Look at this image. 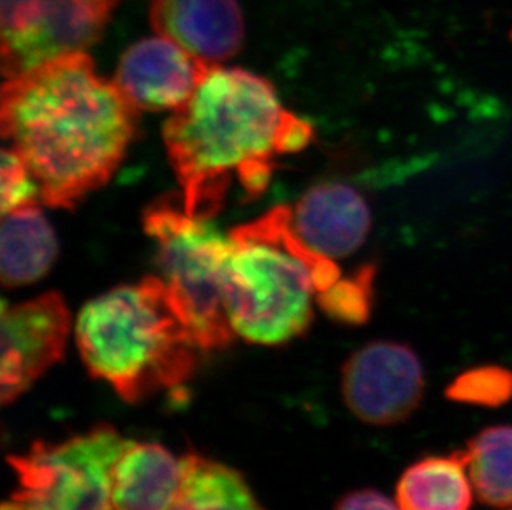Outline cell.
<instances>
[{
    "mask_svg": "<svg viewBox=\"0 0 512 510\" xmlns=\"http://www.w3.org/2000/svg\"><path fill=\"white\" fill-rule=\"evenodd\" d=\"M183 474V458H176L170 449L128 439L113 466V510H170Z\"/></svg>",
    "mask_w": 512,
    "mask_h": 510,
    "instance_id": "4fadbf2b",
    "label": "cell"
},
{
    "mask_svg": "<svg viewBox=\"0 0 512 510\" xmlns=\"http://www.w3.org/2000/svg\"><path fill=\"white\" fill-rule=\"evenodd\" d=\"M118 0H0L5 80L102 39Z\"/></svg>",
    "mask_w": 512,
    "mask_h": 510,
    "instance_id": "52a82bcc",
    "label": "cell"
},
{
    "mask_svg": "<svg viewBox=\"0 0 512 510\" xmlns=\"http://www.w3.org/2000/svg\"><path fill=\"white\" fill-rule=\"evenodd\" d=\"M58 242L39 204L2 216L0 275L5 287H22L42 279L55 262Z\"/></svg>",
    "mask_w": 512,
    "mask_h": 510,
    "instance_id": "5bb4252c",
    "label": "cell"
},
{
    "mask_svg": "<svg viewBox=\"0 0 512 510\" xmlns=\"http://www.w3.org/2000/svg\"><path fill=\"white\" fill-rule=\"evenodd\" d=\"M75 337L88 373L130 405L184 385L203 352L161 277L90 300L78 313Z\"/></svg>",
    "mask_w": 512,
    "mask_h": 510,
    "instance_id": "3957f363",
    "label": "cell"
},
{
    "mask_svg": "<svg viewBox=\"0 0 512 510\" xmlns=\"http://www.w3.org/2000/svg\"><path fill=\"white\" fill-rule=\"evenodd\" d=\"M474 494L484 506L512 507V426L483 429L464 448Z\"/></svg>",
    "mask_w": 512,
    "mask_h": 510,
    "instance_id": "e0dca14e",
    "label": "cell"
},
{
    "mask_svg": "<svg viewBox=\"0 0 512 510\" xmlns=\"http://www.w3.org/2000/svg\"><path fill=\"white\" fill-rule=\"evenodd\" d=\"M300 239L315 252L342 259L357 252L372 229V211L362 194L345 183L309 189L292 211Z\"/></svg>",
    "mask_w": 512,
    "mask_h": 510,
    "instance_id": "7c38bea8",
    "label": "cell"
},
{
    "mask_svg": "<svg viewBox=\"0 0 512 510\" xmlns=\"http://www.w3.org/2000/svg\"><path fill=\"white\" fill-rule=\"evenodd\" d=\"M334 510H401L397 501L375 489H358L340 497Z\"/></svg>",
    "mask_w": 512,
    "mask_h": 510,
    "instance_id": "44dd1931",
    "label": "cell"
},
{
    "mask_svg": "<svg viewBox=\"0 0 512 510\" xmlns=\"http://www.w3.org/2000/svg\"><path fill=\"white\" fill-rule=\"evenodd\" d=\"M0 400L12 405L63 360L72 328L70 312L57 292L2 308Z\"/></svg>",
    "mask_w": 512,
    "mask_h": 510,
    "instance_id": "9c48e42d",
    "label": "cell"
},
{
    "mask_svg": "<svg viewBox=\"0 0 512 510\" xmlns=\"http://www.w3.org/2000/svg\"><path fill=\"white\" fill-rule=\"evenodd\" d=\"M511 40H512V30H511Z\"/></svg>",
    "mask_w": 512,
    "mask_h": 510,
    "instance_id": "603a6c76",
    "label": "cell"
},
{
    "mask_svg": "<svg viewBox=\"0 0 512 510\" xmlns=\"http://www.w3.org/2000/svg\"><path fill=\"white\" fill-rule=\"evenodd\" d=\"M504 510H512V507H509V509H504Z\"/></svg>",
    "mask_w": 512,
    "mask_h": 510,
    "instance_id": "7402d4cb",
    "label": "cell"
},
{
    "mask_svg": "<svg viewBox=\"0 0 512 510\" xmlns=\"http://www.w3.org/2000/svg\"><path fill=\"white\" fill-rule=\"evenodd\" d=\"M138 110L85 52L7 78L2 138L24 159L42 204L70 209L115 174L135 138Z\"/></svg>",
    "mask_w": 512,
    "mask_h": 510,
    "instance_id": "6da1fadb",
    "label": "cell"
},
{
    "mask_svg": "<svg viewBox=\"0 0 512 510\" xmlns=\"http://www.w3.org/2000/svg\"><path fill=\"white\" fill-rule=\"evenodd\" d=\"M209 67L158 35L123 53L113 82L136 110L174 111L193 97Z\"/></svg>",
    "mask_w": 512,
    "mask_h": 510,
    "instance_id": "30bf717a",
    "label": "cell"
},
{
    "mask_svg": "<svg viewBox=\"0 0 512 510\" xmlns=\"http://www.w3.org/2000/svg\"><path fill=\"white\" fill-rule=\"evenodd\" d=\"M145 232L158 246L160 269L194 340L203 352L221 350L236 337L224 295L231 241L211 221L196 219L161 199L145 212Z\"/></svg>",
    "mask_w": 512,
    "mask_h": 510,
    "instance_id": "5b68a950",
    "label": "cell"
},
{
    "mask_svg": "<svg viewBox=\"0 0 512 510\" xmlns=\"http://www.w3.org/2000/svg\"><path fill=\"white\" fill-rule=\"evenodd\" d=\"M42 203L39 184L24 159L9 146L2 151V216L20 207Z\"/></svg>",
    "mask_w": 512,
    "mask_h": 510,
    "instance_id": "ffe728a7",
    "label": "cell"
},
{
    "mask_svg": "<svg viewBox=\"0 0 512 510\" xmlns=\"http://www.w3.org/2000/svg\"><path fill=\"white\" fill-rule=\"evenodd\" d=\"M163 138L184 211L211 221L234 179L247 198L261 196L276 159L307 148L314 128L282 105L266 78L211 65L193 97L166 121Z\"/></svg>",
    "mask_w": 512,
    "mask_h": 510,
    "instance_id": "7a4b0ae2",
    "label": "cell"
},
{
    "mask_svg": "<svg viewBox=\"0 0 512 510\" xmlns=\"http://www.w3.org/2000/svg\"><path fill=\"white\" fill-rule=\"evenodd\" d=\"M340 388L348 411L362 423L397 426L423 403L425 368L410 345L378 340L358 348L343 363Z\"/></svg>",
    "mask_w": 512,
    "mask_h": 510,
    "instance_id": "ba28073f",
    "label": "cell"
},
{
    "mask_svg": "<svg viewBox=\"0 0 512 510\" xmlns=\"http://www.w3.org/2000/svg\"><path fill=\"white\" fill-rule=\"evenodd\" d=\"M446 396L468 405H504L512 400V371L496 365L476 366L456 376Z\"/></svg>",
    "mask_w": 512,
    "mask_h": 510,
    "instance_id": "d6986e66",
    "label": "cell"
},
{
    "mask_svg": "<svg viewBox=\"0 0 512 510\" xmlns=\"http://www.w3.org/2000/svg\"><path fill=\"white\" fill-rule=\"evenodd\" d=\"M126 443L105 423L58 443L35 441L7 456L17 487L0 510H113L112 471Z\"/></svg>",
    "mask_w": 512,
    "mask_h": 510,
    "instance_id": "8992f818",
    "label": "cell"
},
{
    "mask_svg": "<svg viewBox=\"0 0 512 510\" xmlns=\"http://www.w3.org/2000/svg\"><path fill=\"white\" fill-rule=\"evenodd\" d=\"M150 19L156 34L208 65L234 57L246 32L237 0H155Z\"/></svg>",
    "mask_w": 512,
    "mask_h": 510,
    "instance_id": "8fae6325",
    "label": "cell"
},
{
    "mask_svg": "<svg viewBox=\"0 0 512 510\" xmlns=\"http://www.w3.org/2000/svg\"><path fill=\"white\" fill-rule=\"evenodd\" d=\"M229 241L224 295L234 333L266 347L302 335L314 295L339 282V265L300 239L287 206L236 227Z\"/></svg>",
    "mask_w": 512,
    "mask_h": 510,
    "instance_id": "277c9868",
    "label": "cell"
},
{
    "mask_svg": "<svg viewBox=\"0 0 512 510\" xmlns=\"http://www.w3.org/2000/svg\"><path fill=\"white\" fill-rule=\"evenodd\" d=\"M474 489L466 451L425 456L406 467L397 482L401 510H471Z\"/></svg>",
    "mask_w": 512,
    "mask_h": 510,
    "instance_id": "9a60e30c",
    "label": "cell"
},
{
    "mask_svg": "<svg viewBox=\"0 0 512 510\" xmlns=\"http://www.w3.org/2000/svg\"><path fill=\"white\" fill-rule=\"evenodd\" d=\"M377 277V267L363 265L355 274L340 279L329 290L317 295V304L335 322L360 327L372 317L373 285Z\"/></svg>",
    "mask_w": 512,
    "mask_h": 510,
    "instance_id": "ac0fdd59",
    "label": "cell"
},
{
    "mask_svg": "<svg viewBox=\"0 0 512 510\" xmlns=\"http://www.w3.org/2000/svg\"><path fill=\"white\" fill-rule=\"evenodd\" d=\"M183 484L170 510H266L241 472L201 454L183 456Z\"/></svg>",
    "mask_w": 512,
    "mask_h": 510,
    "instance_id": "2e32d148",
    "label": "cell"
}]
</instances>
